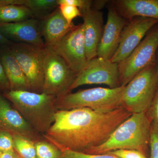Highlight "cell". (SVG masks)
Segmentation results:
<instances>
[{"mask_svg":"<svg viewBox=\"0 0 158 158\" xmlns=\"http://www.w3.org/2000/svg\"><path fill=\"white\" fill-rule=\"evenodd\" d=\"M158 23V20L142 17L129 21L122 32L117 51L110 61L118 63L126 59Z\"/></svg>","mask_w":158,"mask_h":158,"instance_id":"obj_11","label":"cell"},{"mask_svg":"<svg viewBox=\"0 0 158 158\" xmlns=\"http://www.w3.org/2000/svg\"><path fill=\"white\" fill-rule=\"evenodd\" d=\"M131 114L123 107L110 112L85 108L57 110L43 136L58 148L84 153L103 144Z\"/></svg>","mask_w":158,"mask_h":158,"instance_id":"obj_1","label":"cell"},{"mask_svg":"<svg viewBox=\"0 0 158 158\" xmlns=\"http://www.w3.org/2000/svg\"><path fill=\"white\" fill-rule=\"evenodd\" d=\"M63 17L69 24H72L73 20L77 17H82V15L80 9L75 6L70 5H59L58 6Z\"/></svg>","mask_w":158,"mask_h":158,"instance_id":"obj_24","label":"cell"},{"mask_svg":"<svg viewBox=\"0 0 158 158\" xmlns=\"http://www.w3.org/2000/svg\"><path fill=\"white\" fill-rule=\"evenodd\" d=\"M36 158H62L61 150L50 142L40 140L35 142Z\"/></svg>","mask_w":158,"mask_h":158,"instance_id":"obj_21","label":"cell"},{"mask_svg":"<svg viewBox=\"0 0 158 158\" xmlns=\"http://www.w3.org/2000/svg\"><path fill=\"white\" fill-rule=\"evenodd\" d=\"M34 12L24 6L9 5L0 6V23H13L32 18Z\"/></svg>","mask_w":158,"mask_h":158,"instance_id":"obj_19","label":"cell"},{"mask_svg":"<svg viewBox=\"0 0 158 158\" xmlns=\"http://www.w3.org/2000/svg\"><path fill=\"white\" fill-rule=\"evenodd\" d=\"M158 87L156 61L137 73L126 85L122 98V106L131 114L146 113Z\"/></svg>","mask_w":158,"mask_h":158,"instance_id":"obj_5","label":"cell"},{"mask_svg":"<svg viewBox=\"0 0 158 158\" xmlns=\"http://www.w3.org/2000/svg\"><path fill=\"white\" fill-rule=\"evenodd\" d=\"M129 21L122 17L113 2L108 6L107 19L97 50V56L110 60L118 48L122 32Z\"/></svg>","mask_w":158,"mask_h":158,"instance_id":"obj_12","label":"cell"},{"mask_svg":"<svg viewBox=\"0 0 158 158\" xmlns=\"http://www.w3.org/2000/svg\"><path fill=\"white\" fill-rule=\"evenodd\" d=\"M107 153L114 155L120 158H147L144 154L135 150H117Z\"/></svg>","mask_w":158,"mask_h":158,"instance_id":"obj_27","label":"cell"},{"mask_svg":"<svg viewBox=\"0 0 158 158\" xmlns=\"http://www.w3.org/2000/svg\"><path fill=\"white\" fill-rule=\"evenodd\" d=\"M125 87H98L70 92L57 98L55 106L57 110L85 108L98 112H112L122 107L121 100Z\"/></svg>","mask_w":158,"mask_h":158,"instance_id":"obj_4","label":"cell"},{"mask_svg":"<svg viewBox=\"0 0 158 158\" xmlns=\"http://www.w3.org/2000/svg\"><path fill=\"white\" fill-rule=\"evenodd\" d=\"M104 85L109 88L120 87L118 63L97 57L88 61L76 76L70 91L85 85Z\"/></svg>","mask_w":158,"mask_h":158,"instance_id":"obj_9","label":"cell"},{"mask_svg":"<svg viewBox=\"0 0 158 158\" xmlns=\"http://www.w3.org/2000/svg\"><path fill=\"white\" fill-rule=\"evenodd\" d=\"M14 150L13 135L0 129V153Z\"/></svg>","mask_w":158,"mask_h":158,"instance_id":"obj_26","label":"cell"},{"mask_svg":"<svg viewBox=\"0 0 158 158\" xmlns=\"http://www.w3.org/2000/svg\"><path fill=\"white\" fill-rule=\"evenodd\" d=\"M109 1H103V0H98V1H94L93 5H92V9L95 10L101 11L105 7L107 3H109Z\"/></svg>","mask_w":158,"mask_h":158,"instance_id":"obj_31","label":"cell"},{"mask_svg":"<svg viewBox=\"0 0 158 158\" xmlns=\"http://www.w3.org/2000/svg\"><path fill=\"white\" fill-rule=\"evenodd\" d=\"M14 150L22 158H36L35 142L19 135H13Z\"/></svg>","mask_w":158,"mask_h":158,"instance_id":"obj_20","label":"cell"},{"mask_svg":"<svg viewBox=\"0 0 158 158\" xmlns=\"http://www.w3.org/2000/svg\"><path fill=\"white\" fill-rule=\"evenodd\" d=\"M6 96L25 120L39 134H44L55 121L57 98L28 90H9Z\"/></svg>","mask_w":158,"mask_h":158,"instance_id":"obj_3","label":"cell"},{"mask_svg":"<svg viewBox=\"0 0 158 158\" xmlns=\"http://www.w3.org/2000/svg\"><path fill=\"white\" fill-rule=\"evenodd\" d=\"M62 151V158H120L110 154H90L85 153L74 151L65 148H60Z\"/></svg>","mask_w":158,"mask_h":158,"instance_id":"obj_23","label":"cell"},{"mask_svg":"<svg viewBox=\"0 0 158 158\" xmlns=\"http://www.w3.org/2000/svg\"><path fill=\"white\" fill-rule=\"evenodd\" d=\"M2 47L4 48L0 50V60L9 80L10 90L32 91L30 83L18 62L6 46Z\"/></svg>","mask_w":158,"mask_h":158,"instance_id":"obj_18","label":"cell"},{"mask_svg":"<svg viewBox=\"0 0 158 158\" xmlns=\"http://www.w3.org/2000/svg\"><path fill=\"white\" fill-rule=\"evenodd\" d=\"M156 62L157 69V73L158 76V54L157 56V59H156Z\"/></svg>","mask_w":158,"mask_h":158,"instance_id":"obj_34","label":"cell"},{"mask_svg":"<svg viewBox=\"0 0 158 158\" xmlns=\"http://www.w3.org/2000/svg\"><path fill=\"white\" fill-rule=\"evenodd\" d=\"M0 88L2 89L9 90L10 89V84L7 76H6V72L2 62L0 60Z\"/></svg>","mask_w":158,"mask_h":158,"instance_id":"obj_30","label":"cell"},{"mask_svg":"<svg viewBox=\"0 0 158 158\" xmlns=\"http://www.w3.org/2000/svg\"><path fill=\"white\" fill-rule=\"evenodd\" d=\"M19 155L15 152L14 150L0 153V158H18Z\"/></svg>","mask_w":158,"mask_h":158,"instance_id":"obj_32","label":"cell"},{"mask_svg":"<svg viewBox=\"0 0 158 158\" xmlns=\"http://www.w3.org/2000/svg\"><path fill=\"white\" fill-rule=\"evenodd\" d=\"M44 84L42 93L60 97L70 93L76 76L56 51L45 46L43 61Z\"/></svg>","mask_w":158,"mask_h":158,"instance_id":"obj_6","label":"cell"},{"mask_svg":"<svg viewBox=\"0 0 158 158\" xmlns=\"http://www.w3.org/2000/svg\"><path fill=\"white\" fill-rule=\"evenodd\" d=\"M112 2L118 14L128 21L136 17L158 20V0H115Z\"/></svg>","mask_w":158,"mask_h":158,"instance_id":"obj_16","label":"cell"},{"mask_svg":"<svg viewBox=\"0 0 158 158\" xmlns=\"http://www.w3.org/2000/svg\"><path fill=\"white\" fill-rule=\"evenodd\" d=\"M151 123L146 113H133L113 131L103 144L84 153L102 154L117 150H135L145 155L149 144Z\"/></svg>","mask_w":158,"mask_h":158,"instance_id":"obj_2","label":"cell"},{"mask_svg":"<svg viewBox=\"0 0 158 158\" xmlns=\"http://www.w3.org/2000/svg\"><path fill=\"white\" fill-rule=\"evenodd\" d=\"M150 158H158V125L152 122L149 140Z\"/></svg>","mask_w":158,"mask_h":158,"instance_id":"obj_25","label":"cell"},{"mask_svg":"<svg viewBox=\"0 0 158 158\" xmlns=\"http://www.w3.org/2000/svg\"><path fill=\"white\" fill-rule=\"evenodd\" d=\"M0 129L12 135L22 136L34 142L42 140L41 135L25 120L15 109L10 106L0 94Z\"/></svg>","mask_w":158,"mask_h":158,"instance_id":"obj_13","label":"cell"},{"mask_svg":"<svg viewBox=\"0 0 158 158\" xmlns=\"http://www.w3.org/2000/svg\"><path fill=\"white\" fill-rule=\"evenodd\" d=\"M146 113L152 122L158 125V87L151 105Z\"/></svg>","mask_w":158,"mask_h":158,"instance_id":"obj_29","label":"cell"},{"mask_svg":"<svg viewBox=\"0 0 158 158\" xmlns=\"http://www.w3.org/2000/svg\"><path fill=\"white\" fill-rule=\"evenodd\" d=\"M58 5H68L77 7L80 11L92 8L93 1L90 0H57Z\"/></svg>","mask_w":158,"mask_h":158,"instance_id":"obj_28","label":"cell"},{"mask_svg":"<svg viewBox=\"0 0 158 158\" xmlns=\"http://www.w3.org/2000/svg\"><path fill=\"white\" fill-rule=\"evenodd\" d=\"M22 6L28 8L34 14L59 6L57 0H22Z\"/></svg>","mask_w":158,"mask_h":158,"instance_id":"obj_22","label":"cell"},{"mask_svg":"<svg viewBox=\"0 0 158 158\" xmlns=\"http://www.w3.org/2000/svg\"><path fill=\"white\" fill-rule=\"evenodd\" d=\"M84 23V40L88 61L97 56L103 32V15L101 11L90 8L81 11Z\"/></svg>","mask_w":158,"mask_h":158,"instance_id":"obj_15","label":"cell"},{"mask_svg":"<svg viewBox=\"0 0 158 158\" xmlns=\"http://www.w3.org/2000/svg\"><path fill=\"white\" fill-rule=\"evenodd\" d=\"M0 32L11 42L45 47L38 21L31 19L13 23H0Z\"/></svg>","mask_w":158,"mask_h":158,"instance_id":"obj_14","label":"cell"},{"mask_svg":"<svg viewBox=\"0 0 158 158\" xmlns=\"http://www.w3.org/2000/svg\"><path fill=\"white\" fill-rule=\"evenodd\" d=\"M12 42L9 39H7L0 32V46H3L9 45Z\"/></svg>","mask_w":158,"mask_h":158,"instance_id":"obj_33","label":"cell"},{"mask_svg":"<svg viewBox=\"0 0 158 158\" xmlns=\"http://www.w3.org/2000/svg\"><path fill=\"white\" fill-rule=\"evenodd\" d=\"M158 50V23L130 56L118 63L120 86H125L137 73L156 62Z\"/></svg>","mask_w":158,"mask_h":158,"instance_id":"obj_7","label":"cell"},{"mask_svg":"<svg viewBox=\"0 0 158 158\" xmlns=\"http://www.w3.org/2000/svg\"><path fill=\"white\" fill-rule=\"evenodd\" d=\"M6 47L26 75L31 85V91L42 93L44 84L43 61L44 47L14 42Z\"/></svg>","mask_w":158,"mask_h":158,"instance_id":"obj_8","label":"cell"},{"mask_svg":"<svg viewBox=\"0 0 158 158\" xmlns=\"http://www.w3.org/2000/svg\"><path fill=\"white\" fill-rule=\"evenodd\" d=\"M75 26L68 23L58 7L46 18L40 29L45 46L53 47Z\"/></svg>","mask_w":158,"mask_h":158,"instance_id":"obj_17","label":"cell"},{"mask_svg":"<svg viewBox=\"0 0 158 158\" xmlns=\"http://www.w3.org/2000/svg\"><path fill=\"white\" fill-rule=\"evenodd\" d=\"M22 158L20 156H19V158Z\"/></svg>","mask_w":158,"mask_h":158,"instance_id":"obj_35","label":"cell"},{"mask_svg":"<svg viewBox=\"0 0 158 158\" xmlns=\"http://www.w3.org/2000/svg\"><path fill=\"white\" fill-rule=\"evenodd\" d=\"M52 48L64 59L75 74L81 72L88 61L84 42L83 24L76 26Z\"/></svg>","mask_w":158,"mask_h":158,"instance_id":"obj_10","label":"cell"}]
</instances>
